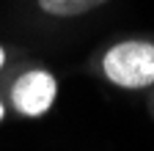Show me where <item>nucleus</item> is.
Here are the masks:
<instances>
[{"instance_id": "f257e3e1", "label": "nucleus", "mask_w": 154, "mask_h": 151, "mask_svg": "<svg viewBox=\"0 0 154 151\" xmlns=\"http://www.w3.org/2000/svg\"><path fill=\"white\" fill-rule=\"evenodd\" d=\"M105 77L119 88H149L154 85V44L129 39L105 52L102 58Z\"/></svg>"}, {"instance_id": "f03ea898", "label": "nucleus", "mask_w": 154, "mask_h": 151, "mask_svg": "<svg viewBox=\"0 0 154 151\" xmlns=\"http://www.w3.org/2000/svg\"><path fill=\"white\" fill-rule=\"evenodd\" d=\"M55 96H58V83L44 69L25 71L22 77H17V83L11 88L14 107L22 113V116H30V118L44 116V113L52 107Z\"/></svg>"}, {"instance_id": "7ed1b4c3", "label": "nucleus", "mask_w": 154, "mask_h": 151, "mask_svg": "<svg viewBox=\"0 0 154 151\" xmlns=\"http://www.w3.org/2000/svg\"><path fill=\"white\" fill-rule=\"evenodd\" d=\"M107 0H38V8L50 17H61V20H69V17H80L88 14L94 8L105 6Z\"/></svg>"}, {"instance_id": "20e7f679", "label": "nucleus", "mask_w": 154, "mask_h": 151, "mask_svg": "<svg viewBox=\"0 0 154 151\" xmlns=\"http://www.w3.org/2000/svg\"><path fill=\"white\" fill-rule=\"evenodd\" d=\"M3 63H6V50L0 47V69H3Z\"/></svg>"}, {"instance_id": "39448f33", "label": "nucleus", "mask_w": 154, "mask_h": 151, "mask_svg": "<svg viewBox=\"0 0 154 151\" xmlns=\"http://www.w3.org/2000/svg\"><path fill=\"white\" fill-rule=\"evenodd\" d=\"M3 113H6V110H3V102H0V121H3Z\"/></svg>"}]
</instances>
